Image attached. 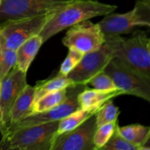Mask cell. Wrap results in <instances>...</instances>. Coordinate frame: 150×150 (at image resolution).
Instances as JSON below:
<instances>
[{
    "mask_svg": "<svg viewBox=\"0 0 150 150\" xmlns=\"http://www.w3.org/2000/svg\"><path fill=\"white\" fill-rule=\"evenodd\" d=\"M104 45L113 58L150 77V39L145 31L136 29L129 38L105 35Z\"/></svg>",
    "mask_w": 150,
    "mask_h": 150,
    "instance_id": "obj_1",
    "label": "cell"
},
{
    "mask_svg": "<svg viewBox=\"0 0 150 150\" xmlns=\"http://www.w3.org/2000/svg\"><path fill=\"white\" fill-rule=\"evenodd\" d=\"M117 6L100 2L98 0H79L61 10L45 23L39 35L45 42L61 31L76 23L113 13Z\"/></svg>",
    "mask_w": 150,
    "mask_h": 150,
    "instance_id": "obj_2",
    "label": "cell"
},
{
    "mask_svg": "<svg viewBox=\"0 0 150 150\" xmlns=\"http://www.w3.org/2000/svg\"><path fill=\"white\" fill-rule=\"evenodd\" d=\"M59 121L23 127L1 136L0 150H51Z\"/></svg>",
    "mask_w": 150,
    "mask_h": 150,
    "instance_id": "obj_3",
    "label": "cell"
},
{
    "mask_svg": "<svg viewBox=\"0 0 150 150\" xmlns=\"http://www.w3.org/2000/svg\"><path fill=\"white\" fill-rule=\"evenodd\" d=\"M57 11L21 18L0 23V47L16 51L31 37L38 35Z\"/></svg>",
    "mask_w": 150,
    "mask_h": 150,
    "instance_id": "obj_4",
    "label": "cell"
},
{
    "mask_svg": "<svg viewBox=\"0 0 150 150\" xmlns=\"http://www.w3.org/2000/svg\"><path fill=\"white\" fill-rule=\"evenodd\" d=\"M86 86L87 85L85 84H73L68 86L67 87V96L61 103L45 111L29 114L3 130L1 133V136L9 134L23 127L49 122L59 121L71 113L80 109L78 97Z\"/></svg>",
    "mask_w": 150,
    "mask_h": 150,
    "instance_id": "obj_5",
    "label": "cell"
},
{
    "mask_svg": "<svg viewBox=\"0 0 150 150\" xmlns=\"http://www.w3.org/2000/svg\"><path fill=\"white\" fill-rule=\"evenodd\" d=\"M103 72L109 76L117 88L124 95H130L150 101V77L120 60L112 58L104 68Z\"/></svg>",
    "mask_w": 150,
    "mask_h": 150,
    "instance_id": "obj_6",
    "label": "cell"
},
{
    "mask_svg": "<svg viewBox=\"0 0 150 150\" xmlns=\"http://www.w3.org/2000/svg\"><path fill=\"white\" fill-rule=\"evenodd\" d=\"M104 35H122L140 27L150 26V1L136 0L133 10L125 13L105 15L98 23Z\"/></svg>",
    "mask_w": 150,
    "mask_h": 150,
    "instance_id": "obj_7",
    "label": "cell"
},
{
    "mask_svg": "<svg viewBox=\"0 0 150 150\" xmlns=\"http://www.w3.org/2000/svg\"><path fill=\"white\" fill-rule=\"evenodd\" d=\"M79 0H1L0 23L57 11Z\"/></svg>",
    "mask_w": 150,
    "mask_h": 150,
    "instance_id": "obj_8",
    "label": "cell"
},
{
    "mask_svg": "<svg viewBox=\"0 0 150 150\" xmlns=\"http://www.w3.org/2000/svg\"><path fill=\"white\" fill-rule=\"evenodd\" d=\"M104 41L105 35L98 23H92L88 19L69 27L62 43L67 48H74L84 54L98 49Z\"/></svg>",
    "mask_w": 150,
    "mask_h": 150,
    "instance_id": "obj_9",
    "label": "cell"
},
{
    "mask_svg": "<svg viewBox=\"0 0 150 150\" xmlns=\"http://www.w3.org/2000/svg\"><path fill=\"white\" fill-rule=\"evenodd\" d=\"M97 128L95 114L76 128L57 135L51 150H95L93 138Z\"/></svg>",
    "mask_w": 150,
    "mask_h": 150,
    "instance_id": "obj_10",
    "label": "cell"
},
{
    "mask_svg": "<svg viewBox=\"0 0 150 150\" xmlns=\"http://www.w3.org/2000/svg\"><path fill=\"white\" fill-rule=\"evenodd\" d=\"M112 58L110 51L103 44L98 49L83 54L77 65L66 76L76 84L87 85L94 76L103 71Z\"/></svg>",
    "mask_w": 150,
    "mask_h": 150,
    "instance_id": "obj_11",
    "label": "cell"
},
{
    "mask_svg": "<svg viewBox=\"0 0 150 150\" xmlns=\"http://www.w3.org/2000/svg\"><path fill=\"white\" fill-rule=\"evenodd\" d=\"M0 81V111L4 122V130L9 125V114L13 103L23 88L27 85L26 73L21 71L16 65Z\"/></svg>",
    "mask_w": 150,
    "mask_h": 150,
    "instance_id": "obj_12",
    "label": "cell"
},
{
    "mask_svg": "<svg viewBox=\"0 0 150 150\" xmlns=\"http://www.w3.org/2000/svg\"><path fill=\"white\" fill-rule=\"evenodd\" d=\"M35 86L27 84L23 88L12 105L9 114L10 122L7 127L31 114L35 100Z\"/></svg>",
    "mask_w": 150,
    "mask_h": 150,
    "instance_id": "obj_13",
    "label": "cell"
},
{
    "mask_svg": "<svg viewBox=\"0 0 150 150\" xmlns=\"http://www.w3.org/2000/svg\"><path fill=\"white\" fill-rule=\"evenodd\" d=\"M124 95L120 89L116 90L103 91L95 89H90L88 86L80 92L78 97L80 108L86 109L94 106H102L109 100Z\"/></svg>",
    "mask_w": 150,
    "mask_h": 150,
    "instance_id": "obj_14",
    "label": "cell"
},
{
    "mask_svg": "<svg viewBox=\"0 0 150 150\" xmlns=\"http://www.w3.org/2000/svg\"><path fill=\"white\" fill-rule=\"evenodd\" d=\"M43 43L40 35H35L22 43L16 50V66L23 73H27L29 66L33 62Z\"/></svg>",
    "mask_w": 150,
    "mask_h": 150,
    "instance_id": "obj_15",
    "label": "cell"
},
{
    "mask_svg": "<svg viewBox=\"0 0 150 150\" xmlns=\"http://www.w3.org/2000/svg\"><path fill=\"white\" fill-rule=\"evenodd\" d=\"M118 130L121 136L138 150H150V127L140 124H132L120 127Z\"/></svg>",
    "mask_w": 150,
    "mask_h": 150,
    "instance_id": "obj_16",
    "label": "cell"
},
{
    "mask_svg": "<svg viewBox=\"0 0 150 150\" xmlns=\"http://www.w3.org/2000/svg\"><path fill=\"white\" fill-rule=\"evenodd\" d=\"M101 106H94L86 109H80L71 113L67 117L59 121L57 135L62 134L65 132L70 131L76 128L85 120L95 114Z\"/></svg>",
    "mask_w": 150,
    "mask_h": 150,
    "instance_id": "obj_17",
    "label": "cell"
},
{
    "mask_svg": "<svg viewBox=\"0 0 150 150\" xmlns=\"http://www.w3.org/2000/svg\"><path fill=\"white\" fill-rule=\"evenodd\" d=\"M73 84H76V83H74L70 79L67 78V76L58 74L55 77L51 78L48 80L38 81L35 86V94L34 103L38 101L40 98L49 92L65 89Z\"/></svg>",
    "mask_w": 150,
    "mask_h": 150,
    "instance_id": "obj_18",
    "label": "cell"
},
{
    "mask_svg": "<svg viewBox=\"0 0 150 150\" xmlns=\"http://www.w3.org/2000/svg\"><path fill=\"white\" fill-rule=\"evenodd\" d=\"M67 96V88L46 94L33 104L32 113H38L52 108L61 103Z\"/></svg>",
    "mask_w": 150,
    "mask_h": 150,
    "instance_id": "obj_19",
    "label": "cell"
},
{
    "mask_svg": "<svg viewBox=\"0 0 150 150\" xmlns=\"http://www.w3.org/2000/svg\"><path fill=\"white\" fill-rule=\"evenodd\" d=\"M120 111L113 103L112 100H109L103 104L95 113V118L98 127L107 123L114 122L118 120Z\"/></svg>",
    "mask_w": 150,
    "mask_h": 150,
    "instance_id": "obj_20",
    "label": "cell"
},
{
    "mask_svg": "<svg viewBox=\"0 0 150 150\" xmlns=\"http://www.w3.org/2000/svg\"><path fill=\"white\" fill-rule=\"evenodd\" d=\"M119 122L116 125L109 140L102 147V150H138L137 147L125 139L118 130Z\"/></svg>",
    "mask_w": 150,
    "mask_h": 150,
    "instance_id": "obj_21",
    "label": "cell"
},
{
    "mask_svg": "<svg viewBox=\"0 0 150 150\" xmlns=\"http://www.w3.org/2000/svg\"><path fill=\"white\" fill-rule=\"evenodd\" d=\"M118 120L114 122L107 123L102 125L97 128L93 138V143L95 150L102 149L103 146L107 143L111 135L113 134L116 125L118 123Z\"/></svg>",
    "mask_w": 150,
    "mask_h": 150,
    "instance_id": "obj_22",
    "label": "cell"
},
{
    "mask_svg": "<svg viewBox=\"0 0 150 150\" xmlns=\"http://www.w3.org/2000/svg\"><path fill=\"white\" fill-rule=\"evenodd\" d=\"M1 48V47H0ZM16 51L1 48L0 52V81L16 65Z\"/></svg>",
    "mask_w": 150,
    "mask_h": 150,
    "instance_id": "obj_23",
    "label": "cell"
},
{
    "mask_svg": "<svg viewBox=\"0 0 150 150\" xmlns=\"http://www.w3.org/2000/svg\"><path fill=\"white\" fill-rule=\"evenodd\" d=\"M87 85H91L93 89H98V90L110 91L119 89L114 83L111 78L103 71L100 72L98 74L94 76L88 81Z\"/></svg>",
    "mask_w": 150,
    "mask_h": 150,
    "instance_id": "obj_24",
    "label": "cell"
},
{
    "mask_svg": "<svg viewBox=\"0 0 150 150\" xmlns=\"http://www.w3.org/2000/svg\"><path fill=\"white\" fill-rule=\"evenodd\" d=\"M68 54L60 66L58 75L67 76L80 62L83 54L74 48H68Z\"/></svg>",
    "mask_w": 150,
    "mask_h": 150,
    "instance_id": "obj_25",
    "label": "cell"
},
{
    "mask_svg": "<svg viewBox=\"0 0 150 150\" xmlns=\"http://www.w3.org/2000/svg\"><path fill=\"white\" fill-rule=\"evenodd\" d=\"M3 129H4V122H3L1 112V111H0V133L2 131Z\"/></svg>",
    "mask_w": 150,
    "mask_h": 150,
    "instance_id": "obj_26",
    "label": "cell"
},
{
    "mask_svg": "<svg viewBox=\"0 0 150 150\" xmlns=\"http://www.w3.org/2000/svg\"><path fill=\"white\" fill-rule=\"evenodd\" d=\"M0 95H1V81H0Z\"/></svg>",
    "mask_w": 150,
    "mask_h": 150,
    "instance_id": "obj_27",
    "label": "cell"
},
{
    "mask_svg": "<svg viewBox=\"0 0 150 150\" xmlns=\"http://www.w3.org/2000/svg\"><path fill=\"white\" fill-rule=\"evenodd\" d=\"M142 1H150V0H142Z\"/></svg>",
    "mask_w": 150,
    "mask_h": 150,
    "instance_id": "obj_28",
    "label": "cell"
},
{
    "mask_svg": "<svg viewBox=\"0 0 150 150\" xmlns=\"http://www.w3.org/2000/svg\"><path fill=\"white\" fill-rule=\"evenodd\" d=\"M0 52H1V48H0Z\"/></svg>",
    "mask_w": 150,
    "mask_h": 150,
    "instance_id": "obj_29",
    "label": "cell"
},
{
    "mask_svg": "<svg viewBox=\"0 0 150 150\" xmlns=\"http://www.w3.org/2000/svg\"><path fill=\"white\" fill-rule=\"evenodd\" d=\"M0 3H1V0H0Z\"/></svg>",
    "mask_w": 150,
    "mask_h": 150,
    "instance_id": "obj_30",
    "label": "cell"
}]
</instances>
